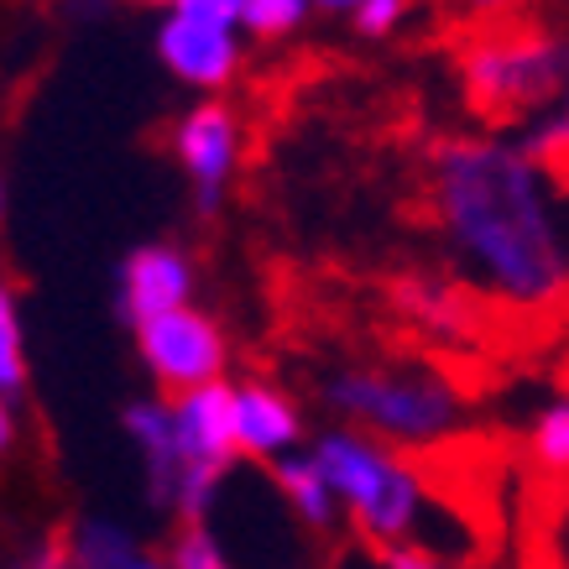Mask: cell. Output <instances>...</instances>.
I'll list each match as a JSON object with an SVG mask.
<instances>
[{"instance_id":"obj_1","label":"cell","mask_w":569,"mask_h":569,"mask_svg":"<svg viewBox=\"0 0 569 569\" xmlns=\"http://www.w3.org/2000/svg\"><path fill=\"white\" fill-rule=\"evenodd\" d=\"M429 214L476 293L533 340L569 325V246L553 224L543 173L501 141L449 137L429 152Z\"/></svg>"},{"instance_id":"obj_2","label":"cell","mask_w":569,"mask_h":569,"mask_svg":"<svg viewBox=\"0 0 569 569\" xmlns=\"http://www.w3.org/2000/svg\"><path fill=\"white\" fill-rule=\"evenodd\" d=\"M470 116L491 131L549 121L569 100V32L528 11L481 17L460 42Z\"/></svg>"},{"instance_id":"obj_3","label":"cell","mask_w":569,"mask_h":569,"mask_svg":"<svg viewBox=\"0 0 569 569\" xmlns=\"http://www.w3.org/2000/svg\"><path fill=\"white\" fill-rule=\"evenodd\" d=\"M313 466L325 470L329 491L346 501L361 533L371 543H418V528H423V481H418L413 460H397L387 445L377 439H361L350 429H335L319 439L313 449Z\"/></svg>"},{"instance_id":"obj_4","label":"cell","mask_w":569,"mask_h":569,"mask_svg":"<svg viewBox=\"0 0 569 569\" xmlns=\"http://www.w3.org/2000/svg\"><path fill=\"white\" fill-rule=\"evenodd\" d=\"M325 402L392 445H439L460 413V381L439 366H361L335 371Z\"/></svg>"},{"instance_id":"obj_5","label":"cell","mask_w":569,"mask_h":569,"mask_svg":"<svg viewBox=\"0 0 569 569\" xmlns=\"http://www.w3.org/2000/svg\"><path fill=\"white\" fill-rule=\"evenodd\" d=\"M236 27L241 0H178L157 32V52L183 84L220 89L236 73Z\"/></svg>"},{"instance_id":"obj_6","label":"cell","mask_w":569,"mask_h":569,"mask_svg":"<svg viewBox=\"0 0 569 569\" xmlns=\"http://www.w3.org/2000/svg\"><path fill=\"white\" fill-rule=\"evenodd\" d=\"M137 346H141V361L152 366V377L162 381V387L199 392V387H214V381H220L224 340L199 309H178V313L152 319V325H141Z\"/></svg>"},{"instance_id":"obj_7","label":"cell","mask_w":569,"mask_h":569,"mask_svg":"<svg viewBox=\"0 0 569 569\" xmlns=\"http://www.w3.org/2000/svg\"><path fill=\"white\" fill-rule=\"evenodd\" d=\"M173 423H178V455H183V466L224 470L230 455L241 449V439H236V387H224V381L178 397Z\"/></svg>"},{"instance_id":"obj_8","label":"cell","mask_w":569,"mask_h":569,"mask_svg":"<svg viewBox=\"0 0 569 569\" xmlns=\"http://www.w3.org/2000/svg\"><path fill=\"white\" fill-rule=\"evenodd\" d=\"M189 298V261L173 246H141L121 267V313L131 325H152L162 313H178Z\"/></svg>"},{"instance_id":"obj_9","label":"cell","mask_w":569,"mask_h":569,"mask_svg":"<svg viewBox=\"0 0 569 569\" xmlns=\"http://www.w3.org/2000/svg\"><path fill=\"white\" fill-rule=\"evenodd\" d=\"M173 147L209 204V199L220 193V183L230 178V168H236V121H230V110H224V104H199V110H189L173 131Z\"/></svg>"},{"instance_id":"obj_10","label":"cell","mask_w":569,"mask_h":569,"mask_svg":"<svg viewBox=\"0 0 569 569\" xmlns=\"http://www.w3.org/2000/svg\"><path fill=\"white\" fill-rule=\"evenodd\" d=\"M528 569H569V481L538 476L528 497Z\"/></svg>"},{"instance_id":"obj_11","label":"cell","mask_w":569,"mask_h":569,"mask_svg":"<svg viewBox=\"0 0 569 569\" xmlns=\"http://www.w3.org/2000/svg\"><path fill=\"white\" fill-rule=\"evenodd\" d=\"M236 439L246 455H282L298 445V413L267 387H236Z\"/></svg>"},{"instance_id":"obj_12","label":"cell","mask_w":569,"mask_h":569,"mask_svg":"<svg viewBox=\"0 0 569 569\" xmlns=\"http://www.w3.org/2000/svg\"><path fill=\"white\" fill-rule=\"evenodd\" d=\"M272 476H277V486H282V497L293 501V512L309 522V528H325V522L335 518V491H329L325 470L313 466V460H282Z\"/></svg>"},{"instance_id":"obj_13","label":"cell","mask_w":569,"mask_h":569,"mask_svg":"<svg viewBox=\"0 0 569 569\" xmlns=\"http://www.w3.org/2000/svg\"><path fill=\"white\" fill-rule=\"evenodd\" d=\"M21 381H27V356H21L17 293L0 288V392H21Z\"/></svg>"},{"instance_id":"obj_14","label":"cell","mask_w":569,"mask_h":569,"mask_svg":"<svg viewBox=\"0 0 569 569\" xmlns=\"http://www.w3.org/2000/svg\"><path fill=\"white\" fill-rule=\"evenodd\" d=\"M79 559H84V569H131L137 565L131 538L116 533V528H100V522H89L84 533H79Z\"/></svg>"},{"instance_id":"obj_15","label":"cell","mask_w":569,"mask_h":569,"mask_svg":"<svg viewBox=\"0 0 569 569\" xmlns=\"http://www.w3.org/2000/svg\"><path fill=\"white\" fill-rule=\"evenodd\" d=\"M309 17L303 0H241V27L257 37H282Z\"/></svg>"},{"instance_id":"obj_16","label":"cell","mask_w":569,"mask_h":569,"mask_svg":"<svg viewBox=\"0 0 569 569\" xmlns=\"http://www.w3.org/2000/svg\"><path fill=\"white\" fill-rule=\"evenodd\" d=\"M168 569H230V559H224L220 543L209 538L204 522H189V528L173 538V565Z\"/></svg>"},{"instance_id":"obj_17","label":"cell","mask_w":569,"mask_h":569,"mask_svg":"<svg viewBox=\"0 0 569 569\" xmlns=\"http://www.w3.org/2000/svg\"><path fill=\"white\" fill-rule=\"evenodd\" d=\"M397 17H402V6H397V0H366V6H356V27H361L366 37L392 32Z\"/></svg>"},{"instance_id":"obj_18","label":"cell","mask_w":569,"mask_h":569,"mask_svg":"<svg viewBox=\"0 0 569 569\" xmlns=\"http://www.w3.org/2000/svg\"><path fill=\"white\" fill-rule=\"evenodd\" d=\"M329 569H392V565H387L381 543H371V538H366V543H350V549L335 553V565H329Z\"/></svg>"},{"instance_id":"obj_19","label":"cell","mask_w":569,"mask_h":569,"mask_svg":"<svg viewBox=\"0 0 569 569\" xmlns=\"http://www.w3.org/2000/svg\"><path fill=\"white\" fill-rule=\"evenodd\" d=\"M381 553H387V565L392 569H449V565H439L433 553L408 549V543H381Z\"/></svg>"},{"instance_id":"obj_20","label":"cell","mask_w":569,"mask_h":569,"mask_svg":"<svg viewBox=\"0 0 569 569\" xmlns=\"http://www.w3.org/2000/svg\"><path fill=\"white\" fill-rule=\"evenodd\" d=\"M11 439H17V423H11V408H6V392H0V455L11 449Z\"/></svg>"},{"instance_id":"obj_21","label":"cell","mask_w":569,"mask_h":569,"mask_svg":"<svg viewBox=\"0 0 569 569\" xmlns=\"http://www.w3.org/2000/svg\"><path fill=\"white\" fill-rule=\"evenodd\" d=\"M131 569H162V565H152V559H137V565H131Z\"/></svg>"},{"instance_id":"obj_22","label":"cell","mask_w":569,"mask_h":569,"mask_svg":"<svg viewBox=\"0 0 569 569\" xmlns=\"http://www.w3.org/2000/svg\"><path fill=\"white\" fill-rule=\"evenodd\" d=\"M565 381H569V361H565Z\"/></svg>"}]
</instances>
